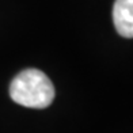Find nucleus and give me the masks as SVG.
Instances as JSON below:
<instances>
[{
    "label": "nucleus",
    "instance_id": "f257e3e1",
    "mask_svg": "<svg viewBox=\"0 0 133 133\" xmlns=\"http://www.w3.org/2000/svg\"><path fill=\"white\" fill-rule=\"evenodd\" d=\"M54 86L44 72L27 68L19 72L10 84V96L15 103L30 109H45L54 99Z\"/></svg>",
    "mask_w": 133,
    "mask_h": 133
},
{
    "label": "nucleus",
    "instance_id": "f03ea898",
    "mask_svg": "<svg viewBox=\"0 0 133 133\" xmlns=\"http://www.w3.org/2000/svg\"><path fill=\"white\" fill-rule=\"evenodd\" d=\"M113 22L121 37L133 38V0H116Z\"/></svg>",
    "mask_w": 133,
    "mask_h": 133
}]
</instances>
